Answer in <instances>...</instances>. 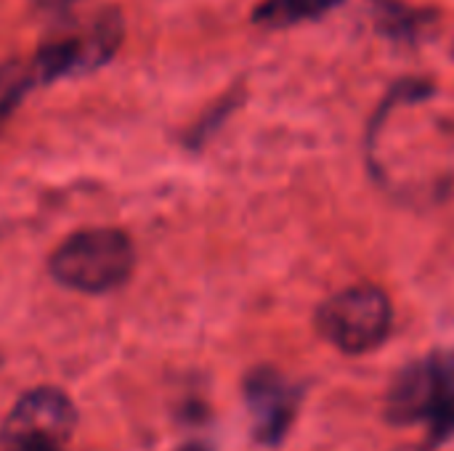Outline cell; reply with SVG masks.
<instances>
[{
	"label": "cell",
	"instance_id": "1",
	"mask_svg": "<svg viewBox=\"0 0 454 451\" xmlns=\"http://www.w3.org/2000/svg\"><path fill=\"white\" fill-rule=\"evenodd\" d=\"M122 43V16L114 8L59 24L32 58L35 82L80 77L104 66Z\"/></svg>",
	"mask_w": 454,
	"mask_h": 451
},
{
	"label": "cell",
	"instance_id": "2",
	"mask_svg": "<svg viewBox=\"0 0 454 451\" xmlns=\"http://www.w3.org/2000/svg\"><path fill=\"white\" fill-rule=\"evenodd\" d=\"M51 276L77 292L98 295L122 287L136 268V250L125 231L85 229L51 255Z\"/></svg>",
	"mask_w": 454,
	"mask_h": 451
},
{
	"label": "cell",
	"instance_id": "3",
	"mask_svg": "<svg viewBox=\"0 0 454 451\" xmlns=\"http://www.w3.org/2000/svg\"><path fill=\"white\" fill-rule=\"evenodd\" d=\"M388 417L396 425L423 423L434 447L454 433V351L410 364L388 393Z\"/></svg>",
	"mask_w": 454,
	"mask_h": 451
},
{
	"label": "cell",
	"instance_id": "4",
	"mask_svg": "<svg viewBox=\"0 0 454 451\" xmlns=\"http://www.w3.org/2000/svg\"><path fill=\"white\" fill-rule=\"evenodd\" d=\"M394 324L388 295L375 284H356L327 298L317 311V327L338 351L359 356L386 343Z\"/></svg>",
	"mask_w": 454,
	"mask_h": 451
},
{
	"label": "cell",
	"instance_id": "5",
	"mask_svg": "<svg viewBox=\"0 0 454 451\" xmlns=\"http://www.w3.org/2000/svg\"><path fill=\"white\" fill-rule=\"evenodd\" d=\"M77 425L72 399L59 388L24 393L0 428V451H67Z\"/></svg>",
	"mask_w": 454,
	"mask_h": 451
},
{
	"label": "cell",
	"instance_id": "6",
	"mask_svg": "<svg viewBox=\"0 0 454 451\" xmlns=\"http://www.w3.org/2000/svg\"><path fill=\"white\" fill-rule=\"evenodd\" d=\"M245 404L255 441L274 447L293 428L301 404V388L282 372L261 367L253 369L245 380Z\"/></svg>",
	"mask_w": 454,
	"mask_h": 451
},
{
	"label": "cell",
	"instance_id": "7",
	"mask_svg": "<svg viewBox=\"0 0 454 451\" xmlns=\"http://www.w3.org/2000/svg\"><path fill=\"white\" fill-rule=\"evenodd\" d=\"M343 0H261L253 21L263 29H287L306 21H319Z\"/></svg>",
	"mask_w": 454,
	"mask_h": 451
},
{
	"label": "cell",
	"instance_id": "8",
	"mask_svg": "<svg viewBox=\"0 0 454 451\" xmlns=\"http://www.w3.org/2000/svg\"><path fill=\"white\" fill-rule=\"evenodd\" d=\"M372 11H375V24L383 35H388L391 40H407V43H418L431 27L436 13L428 8H410L399 0H372Z\"/></svg>",
	"mask_w": 454,
	"mask_h": 451
},
{
	"label": "cell",
	"instance_id": "9",
	"mask_svg": "<svg viewBox=\"0 0 454 451\" xmlns=\"http://www.w3.org/2000/svg\"><path fill=\"white\" fill-rule=\"evenodd\" d=\"M35 82L32 66L21 61H0V117H5Z\"/></svg>",
	"mask_w": 454,
	"mask_h": 451
},
{
	"label": "cell",
	"instance_id": "10",
	"mask_svg": "<svg viewBox=\"0 0 454 451\" xmlns=\"http://www.w3.org/2000/svg\"><path fill=\"white\" fill-rule=\"evenodd\" d=\"M40 5H45V8H64V5H72V3H77V0H37Z\"/></svg>",
	"mask_w": 454,
	"mask_h": 451
},
{
	"label": "cell",
	"instance_id": "11",
	"mask_svg": "<svg viewBox=\"0 0 454 451\" xmlns=\"http://www.w3.org/2000/svg\"><path fill=\"white\" fill-rule=\"evenodd\" d=\"M178 451H210V449H207L205 444H197V441H194V444H186V447H181Z\"/></svg>",
	"mask_w": 454,
	"mask_h": 451
}]
</instances>
